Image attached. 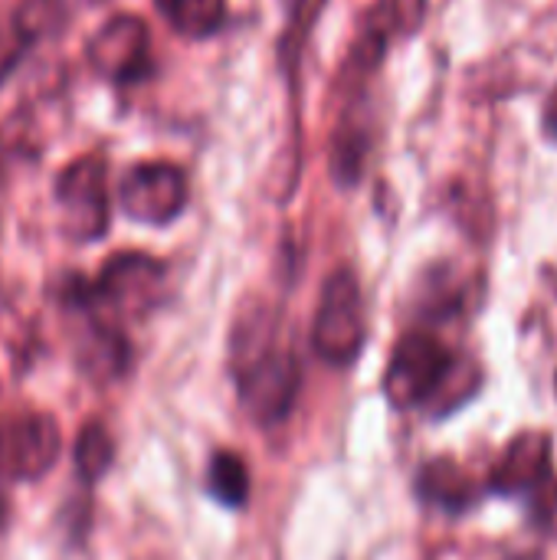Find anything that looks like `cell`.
<instances>
[{
  "label": "cell",
  "instance_id": "6da1fadb",
  "mask_svg": "<svg viewBox=\"0 0 557 560\" xmlns=\"http://www.w3.org/2000/svg\"><path fill=\"white\" fill-rule=\"evenodd\" d=\"M167 269L144 253L112 256L95 279L66 276L59 285V305L72 315H95L112 325L125 318H144L161 305Z\"/></svg>",
  "mask_w": 557,
  "mask_h": 560
},
{
  "label": "cell",
  "instance_id": "7a4b0ae2",
  "mask_svg": "<svg viewBox=\"0 0 557 560\" xmlns=\"http://www.w3.org/2000/svg\"><path fill=\"white\" fill-rule=\"evenodd\" d=\"M456 358L430 331H410L394 345L384 371V394L397 410L437 404L456 371Z\"/></svg>",
  "mask_w": 557,
  "mask_h": 560
},
{
  "label": "cell",
  "instance_id": "3957f363",
  "mask_svg": "<svg viewBox=\"0 0 557 560\" xmlns=\"http://www.w3.org/2000/svg\"><path fill=\"white\" fill-rule=\"evenodd\" d=\"M368 341L364 325V299L361 285L348 269H335L318 299L315 325H312V348L328 364H351Z\"/></svg>",
  "mask_w": 557,
  "mask_h": 560
},
{
  "label": "cell",
  "instance_id": "277c9868",
  "mask_svg": "<svg viewBox=\"0 0 557 560\" xmlns=\"http://www.w3.org/2000/svg\"><path fill=\"white\" fill-rule=\"evenodd\" d=\"M56 203L62 213V230L76 243L102 240L108 230V164L102 154H85L72 161L56 177Z\"/></svg>",
  "mask_w": 557,
  "mask_h": 560
},
{
  "label": "cell",
  "instance_id": "5b68a950",
  "mask_svg": "<svg viewBox=\"0 0 557 560\" xmlns=\"http://www.w3.org/2000/svg\"><path fill=\"white\" fill-rule=\"evenodd\" d=\"M62 453V433L53 413L26 410L0 420V479L36 482Z\"/></svg>",
  "mask_w": 557,
  "mask_h": 560
},
{
  "label": "cell",
  "instance_id": "8992f818",
  "mask_svg": "<svg viewBox=\"0 0 557 560\" xmlns=\"http://www.w3.org/2000/svg\"><path fill=\"white\" fill-rule=\"evenodd\" d=\"M236 390L246 413L259 427H272L289 417L299 394V364L289 351H263L236 364Z\"/></svg>",
  "mask_w": 557,
  "mask_h": 560
},
{
  "label": "cell",
  "instance_id": "52a82bcc",
  "mask_svg": "<svg viewBox=\"0 0 557 560\" xmlns=\"http://www.w3.org/2000/svg\"><path fill=\"white\" fill-rule=\"evenodd\" d=\"M118 203L131 220L164 226L187 207V177L177 164L167 161L135 164L118 184Z\"/></svg>",
  "mask_w": 557,
  "mask_h": 560
},
{
  "label": "cell",
  "instance_id": "ba28073f",
  "mask_svg": "<svg viewBox=\"0 0 557 560\" xmlns=\"http://www.w3.org/2000/svg\"><path fill=\"white\" fill-rule=\"evenodd\" d=\"M89 62L112 82H138L151 72V33L141 16H112L89 39Z\"/></svg>",
  "mask_w": 557,
  "mask_h": 560
},
{
  "label": "cell",
  "instance_id": "9c48e42d",
  "mask_svg": "<svg viewBox=\"0 0 557 560\" xmlns=\"http://www.w3.org/2000/svg\"><path fill=\"white\" fill-rule=\"evenodd\" d=\"M548 479H552V436L522 433L502 450L489 482L496 492L522 495V492H535Z\"/></svg>",
  "mask_w": 557,
  "mask_h": 560
},
{
  "label": "cell",
  "instance_id": "30bf717a",
  "mask_svg": "<svg viewBox=\"0 0 557 560\" xmlns=\"http://www.w3.org/2000/svg\"><path fill=\"white\" fill-rule=\"evenodd\" d=\"M82 318V338L76 345V364L89 381H118L131 364V345L121 331V325H112L95 315Z\"/></svg>",
  "mask_w": 557,
  "mask_h": 560
},
{
  "label": "cell",
  "instance_id": "8fae6325",
  "mask_svg": "<svg viewBox=\"0 0 557 560\" xmlns=\"http://www.w3.org/2000/svg\"><path fill=\"white\" fill-rule=\"evenodd\" d=\"M417 492L427 505H437L443 512H463L476 502V486L469 472L453 459H433L417 476Z\"/></svg>",
  "mask_w": 557,
  "mask_h": 560
},
{
  "label": "cell",
  "instance_id": "7c38bea8",
  "mask_svg": "<svg viewBox=\"0 0 557 560\" xmlns=\"http://www.w3.org/2000/svg\"><path fill=\"white\" fill-rule=\"evenodd\" d=\"M167 26L187 39L213 36L227 20V0H154Z\"/></svg>",
  "mask_w": 557,
  "mask_h": 560
},
{
  "label": "cell",
  "instance_id": "4fadbf2b",
  "mask_svg": "<svg viewBox=\"0 0 557 560\" xmlns=\"http://www.w3.org/2000/svg\"><path fill=\"white\" fill-rule=\"evenodd\" d=\"M115 463V440L112 433L98 423V420H89L79 436H76V446H72V466H76V476L85 482V486H95Z\"/></svg>",
  "mask_w": 557,
  "mask_h": 560
},
{
  "label": "cell",
  "instance_id": "5bb4252c",
  "mask_svg": "<svg viewBox=\"0 0 557 560\" xmlns=\"http://www.w3.org/2000/svg\"><path fill=\"white\" fill-rule=\"evenodd\" d=\"M207 489L227 509H243L250 499V469L236 453H217L207 466Z\"/></svg>",
  "mask_w": 557,
  "mask_h": 560
},
{
  "label": "cell",
  "instance_id": "9a60e30c",
  "mask_svg": "<svg viewBox=\"0 0 557 560\" xmlns=\"http://www.w3.org/2000/svg\"><path fill=\"white\" fill-rule=\"evenodd\" d=\"M69 3L72 0H23L20 10L13 13V23L26 36V43H36L66 23V16L72 13Z\"/></svg>",
  "mask_w": 557,
  "mask_h": 560
},
{
  "label": "cell",
  "instance_id": "2e32d148",
  "mask_svg": "<svg viewBox=\"0 0 557 560\" xmlns=\"http://www.w3.org/2000/svg\"><path fill=\"white\" fill-rule=\"evenodd\" d=\"M26 36L16 30V23L10 20V23H0V82L16 69V62L23 59V52H26Z\"/></svg>",
  "mask_w": 557,
  "mask_h": 560
},
{
  "label": "cell",
  "instance_id": "e0dca14e",
  "mask_svg": "<svg viewBox=\"0 0 557 560\" xmlns=\"http://www.w3.org/2000/svg\"><path fill=\"white\" fill-rule=\"evenodd\" d=\"M542 125H545V135L557 141V89L548 95L545 102V112H542Z\"/></svg>",
  "mask_w": 557,
  "mask_h": 560
},
{
  "label": "cell",
  "instance_id": "ac0fdd59",
  "mask_svg": "<svg viewBox=\"0 0 557 560\" xmlns=\"http://www.w3.org/2000/svg\"><path fill=\"white\" fill-rule=\"evenodd\" d=\"M3 482H7V479H0V532H3V525H7V518H10V499H7Z\"/></svg>",
  "mask_w": 557,
  "mask_h": 560
},
{
  "label": "cell",
  "instance_id": "d6986e66",
  "mask_svg": "<svg viewBox=\"0 0 557 560\" xmlns=\"http://www.w3.org/2000/svg\"><path fill=\"white\" fill-rule=\"evenodd\" d=\"M555 384H557V381H555Z\"/></svg>",
  "mask_w": 557,
  "mask_h": 560
}]
</instances>
